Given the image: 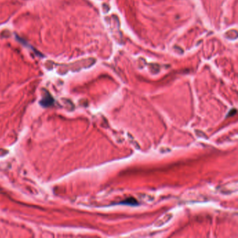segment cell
<instances>
[{"label": "cell", "instance_id": "obj_1", "mask_svg": "<svg viewBox=\"0 0 238 238\" xmlns=\"http://www.w3.org/2000/svg\"><path fill=\"white\" fill-rule=\"evenodd\" d=\"M121 203L125 204V205H135L138 203L137 201L133 198H128V199L125 200L124 201L121 202Z\"/></svg>", "mask_w": 238, "mask_h": 238}, {"label": "cell", "instance_id": "obj_2", "mask_svg": "<svg viewBox=\"0 0 238 238\" xmlns=\"http://www.w3.org/2000/svg\"><path fill=\"white\" fill-rule=\"evenodd\" d=\"M236 112H237V110H236L235 109H232L228 114V117H229V116H233L234 114H236Z\"/></svg>", "mask_w": 238, "mask_h": 238}]
</instances>
